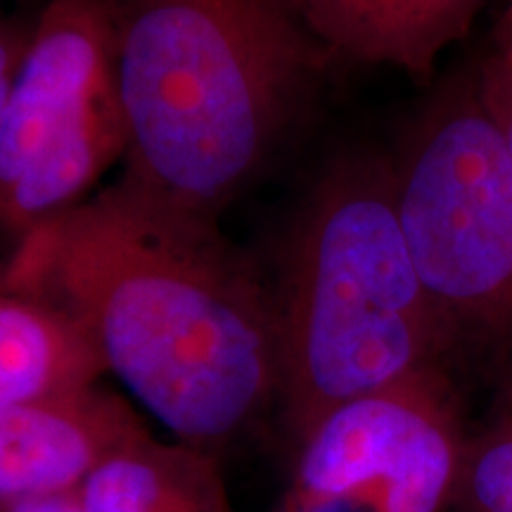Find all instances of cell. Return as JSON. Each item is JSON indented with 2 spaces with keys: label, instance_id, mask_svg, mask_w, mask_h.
Returning <instances> with one entry per match:
<instances>
[{
  "label": "cell",
  "instance_id": "4",
  "mask_svg": "<svg viewBox=\"0 0 512 512\" xmlns=\"http://www.w3.org/2000/svg\"><path fill=\"white\" fill-rule=\"evenodd\" d=\"M392 174L415 268L456 344L512 361V150L477 74L434 95Z\"/></svg>",
  "mask_w": 512,
  "mask_h": 512
},
{
  "label": "cell",
  "instance_id": "10",
  "mask_svg": "<svg viewBox=\"0 0 512 512\" xmlns=\"http://www.w3.org/2000/svg\"><path fill=\"white\" fill-rule=\"evenodd\" d=\"M83 512H230L214 463L195 446L143 432L95 467L79 489Z\"/></svg>",
  "mask_w": 512,
  "mask_h": 512
},
{
  "label": "cell",
  "instance_id": "6",
  "mask_svg": "<svg viewBox=\"0 0 512 512\" xmlns=\"http://www.w3.org/2000/svg\"><path fill=\"white\" fill-rule=\"evenodd\" d=\"M467 441L453 384L430 368L330 411L302 439L292 496L380 486L389 512L456 501Z\"/></svg>",
  "mask_w": 512,
  "mask_h": 512
},
{
  "label": "cell",
  "instance_id": "5",
  "mask_svg": "<svg viewBox=\"0 0 512 512\" xmlns=\"http://www.w3.org/2000/svg\"><path fill=\"white\" fill-rule=\"evenodd\" d=\"M126 150L102 5L48 0L0 119V228L22 240L79 207Z\"/></svg>",
  "mask_w": 512,
  "mask_h": 512
},
{
  "label": "cell",
  "instance_id": "15",
  "mask_svg": "<svg viewBox=\"0 0 512 512\" xmlns=\"http://www.w3.org/2000/svg\"><path fill=\"white\" fill-rule=\"evenodd\" d=\"M0 512H83V510H81L79 491H72V494L31 498V501L0 505Z\"/></svg>",
  "mask_w": 512,
  "mask_h": 512
},
{
  "label": "cell",
  "instance_id": "13",
  "mask_svg": "<svg viewBox=\"0 0 512 512\" xmlns=\"http://www.w3.org/2000/svg\"><path fill=\"white\" fill-rule=\"evenodd\" d=\"M283 512H389V503L380 486H361L325 496L290 494Z\"/></svg>",
  "mask_w": 512,
  "mask_h": 512
},
{
  "label": "cell",
  "instance_id": "3",
  "mask_svg": "<svg viewBox=\"0 0 512 512\" xmlns=\"http://www.w3.org/2000/svg\"><path fill=\"white\" fill-rule=\"evenodd\" d=\"M283 264L278 392L299 441L342 403L444 368L458 347L401 228L392 157L332 159L292 223Z\"/></svg>",
  "mask_w": 512,
  "mask_h": 512
},
{
  "label": "cell",
  "instance_id": "11",
  "mask_svg": "<svg viewBox=\"0 0 512 512\" xmlns=\"http://www.w3.org/2000/svg\"><path fill=\"white\" fill-rule=\"evenodd\" d=\"M463 512H512V361L503 363V382L494 413L467 441L456 501Z\"/></svg>",
  "mask_w": 512,
  "mask_h": 512
},
{
  "label": "cell",
  "instance_id": "16",
  "mask_svg": "<svg viewBox=\"0 0 512 512\" xmlns=\"http://www.w3.org/2000/svg\"><path fill=\"white\" fill-rule=\"evenodd\" d=\"M494 48L496 50L491 55H494L505 69H510L512 72V0L508 3V8H505L501 22H498L496 27Z\"/></svg>",
  "mask_w": 512,
  "mask_h": 512
},
{
  "label": "cell",
  "instance_id": "8",
  "mask_svg": "<svg viewBox=\"0 0 512 512\" xmlns=\"http://www.w3.org/2000/svg\"><path fill=\"white\" fill-rule=\"evenodd\" d=\"M486 0H292L330 57L387 64L430 79L441 53L463 41Z\"/></svg>",
  "mask_w": 512,
  "mask_h": 512
},
{
  "label": "cell",
  "instance_id": "7",
  "mask_svg": "<svg viewBox=\"0 0 512 512\" xmlns=\"http://www.w3.org/2000/svg\"><path fill=\"white\" fill-rule=\"evenodd\" d=\"M98 387L0 403V505L79 491L110 453L143 434Z\"/></svg>",
  "mask_w": 512,
  "mask_h": 512
},
{
  "label": "cell",
  "instance_id": "9",
  "mask_svg": "<svg viewBox=\"0 0 512 512\" xmlns=\"http://www.w3.org/2000/svg\"><path fill=\"white\" fill-rule=\"evenodd\" d=\"M105 373L76 320L0 278V403L91 389Z\"/></svg>",
  "mask_w": 512,
  "mask_h": 512
},
{
  "label": "cell",
  "instance_id": "1",
  "mask_svg": "<svg viewBox=\"0 0 512 512\" xmlns=\"http://www.w3.org/2000/svg\"><path fill=\"white\" fill-rule=\"evenodd\" d=\"M0 278L60 306L183 444L238 434L280 387L278 313L221 223L119 178L17 240Z\"/></svg>",
  "mask_w": 512,
  "mask_h": 512
},
{
  "label": "cell",
  "instance_id": "2",
  "mask_svg": "<svg viewBox=\"0 0 512 512\" xmlns=\"http://www.w3.org/2000/svg\"><path fill=\"white\" fill-rule=\"evenodd\" d=\"M128 126L124 181L221 223L283 150L330 55L292 0H98Z\"/></svg>",
  "mask_w": 512,
  "mask_h": 512
},
{
  "label": "cell",
  "instance_id": "12",
  "mask_svg": "<svg viewBox=\"0 0 512 512\" xmlns=\"http://www.w3.org/2000/svg\"><path fill=\"white\" fill-rule=\"evenodd\" d=\"M38 15H0V119L8 105L12 83L34 36Z\"/></svg>",
  "mask_w": 512,
  "mask_h": 512
},
{
  "label": "cell",
  "instance_id": "14",
  "mask_svg": "<svg viewBox=\"0 0 512 512\" xmlns=\"http://www.w3.org/2000/svg\"><path fill=\"white\" fill-rule=\"evenodd\" d=\"M475 74L484 105L496 117L512 150V72L505 69L494 55H489Z\"/></svg>",
  "mask_w": 512,
  "mask_h": 512
}]
</instances>
